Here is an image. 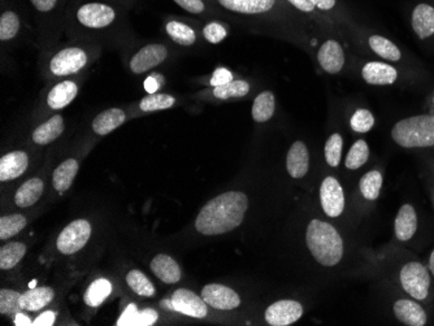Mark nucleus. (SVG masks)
<instances>
[{"label":"nucleus","mask_w":434,"mask_h":326,"mask_svg":"<svg viewBox=\"0 0 434 326\" xmlns=\"http://www.w3.org/2000/svg\"><path fill=\"white\" fill-rule=\"evenodd\" d=\"M86 52L77 47H69L59 51L50 63V71L54 76L64 77L80 72L86 66Z\"/></svg>","instance_id":"nucleus-7"},{"label":"nucleus","mask_w":434,"mask_h":326,"mask_svg":"<svg viewBox=\"0 0 434 326\" xmlns=\"http://www.w3.org/2000/svg\"><path fill=\"white\" fill-rule=\"evenodd\" d=\"M312 4L318 9L329 11L335 6V0H311Z\"/></svg>","instance_id":"nucleus-50"},{"label":"nucleus","mask_w":434,"mask_h":326,"mask_svg":"<svg viewBox=\"0 0 434 326\" xmlns=\"http://www.w3.org/2000/svg\"><path fill=\"white\" fill-rule=\"evenodd\" d=\"M156 320H158L156 311L146 308L143 311L139 312L136 305H129L123 312V316L117 321L116 325L150 326L153 325Z\"/></svg>","instance_id":"nucleus-28"},{"label":"nucleus","mask_w":434,"mask_h":326,"mask_svg":"<svg viewBox=\"0 0 434 326\" xmlns=\"http://www.w3.org/2000/svg\"><path fill=\"white\" fill-rule=\"evenodd\" d=\"M79 172V161L74 159H66L59 165L52 174L54 188L59 193H64L72 186L73 181Z\"/></svg>","instance_id":"nucleus-27"},{"label":"nucleus","mask_w":434,"mask_h":326,"mask_svg":"<svg viewBox=\"0 0 434 326\" xmlns=\"http://www.w3.org/2000/svg\"><path fill=\"white\" fill-rule=\"evenodd\" d=\"M77 93H79V87L74 82L63 81L51 88L50 93L47 95V104L50 106L51 109L55 111L66 108V106H69L74 101Z\"/></svg>","instance_id":"nucleus-20"},{"label":"nucleus","mask_w":434,"mask_h":326,"mask_svg":"<svg viewBox=\"0 0 434 326\" xmlns=\"http://www.w3.org/2000/svg\"><path fill=\"white\" fill-rule=\"evenodd\" d=\"M248 208V199L241 191H228L211 199L196 220V230L204 235L232 232L242 224Z\"/></svg>","instance_id":"nucleus-1"},{"label":"nucleus","mask_w":434,"mask_h":326,"mask_svg":"<svg viewBox=\"0 0 434 326\" xmlns=\"http://www.w3.org/2000/svg\"><path fill=\"white\" fill-rule=\"evenodd\" d=\"M342 146L343 141L340 134H333L326 141V160L330 167H338L342 156Z\"/></svg>","instance_id":"nucleus-42"},{"label":"nucleus","mask_w":434,"mask_h":326,"mask_svg":"<svg viewBox=\"0 0 434 326\" xmlns=\"http://www.w3.org/2000/svg\"><path fill=\"white\" fill-rule=\"evenodd\" d=\"M55 319H56V315H55V312L47 311L44 312V315H41L38 319L34 320L33 321V324L31 325H39V326H51L54 325V322H55Z\"/></svg>","instance_id":"nucleus-48"},{"label":"nucleus","mask_w":434,"mask_h":326,"mask_svg":"<svg viewBox=\"0 0 434 326\" xmlns=\"http://www.w3.org/2000/svg\"><path fill=\"white\" fill-rule=\"evenodd\" d=\"M176 104V99L172 95L168 94H151L147 95L139 103V108L143 112H155V111H163L169 109Z\"/></svg>","instance_id":"nucleus-38"},{"label":"nucleus","mask_w":434,"mask_h":326,"mask_svg":"<svg viewBox=\"0 0 434 326\" xmlns=\"http://www.w3.org/2000/svg\"><path fill=\"white\" fill-rule=\"evenodd\" d=\"M44 185L41 178H31L24 182L21 188L16 191L15 203L20 208H28L36 204L44 194Z\"/></svg>","instance_id":"nucleus-26"},{"label":"nucleus","mask_w":434,"mask_h":326,"mask_svg":"<svg viewBox=\"0 0 434 326\" xmlns=\"http://www.w3.org/2000/svg\"><path fill=\"white\" fill-rule=\"evenodd\" d=\"M368 158V145H367L365 141L359 139V141H356L354 145H353V147L350 148L345 164H346V168H348V169L355 170V169H359V168L363 167V165L367 163Z\"/></svg>","instance_id":"nucleus-39"},{"label":"nucleus","mask_w":434,"mask_h":326,"mask_svg":"<svg viewBox=\"0 0 434 326\" xmlns=\"http://www.w3.org/2000/svg\"><path fill=\"white\" fill-rule=\"evenodd\" d=\"M362 74L363 78L365 82H368L369 85H391L398 77L395 68L377 61L365 64L363 68Z\"/></svg>","instance_id":"nucleus-18"},{"label":"nucleus","mask_w":434,"mask_h":326,"mask_svg":"<svg viewBox=\"0 0 434 326\" xmlns=\"http://www.w3.org/2000/svg\"><path fill=\"white\" fill-rule=\"evenodd\" d=\"M310 168V155L303 142L298 141L290 147L286 158V169L293 178H302Z\"/></svg>","instance_id":"nucleus-15"},{"label":"nucleus","mask_w":434,"mask_h":326,"mask_svg":"<svg viewBox=\"0 0 434 326\" xmlns=\"http://www.w3.org/2000/svg\"><path fill=\"white\" fill-rule=\"evenodd\" d=\"M359 186L365 199L376 200L383 188V174L378 170H370L363 175Z\"/></svg>","instance_id":"nucleus-34"},{"label":"nucleus","mask_w":434,"mask_h":326,"mask_svg":"<svg viewBox=\"0 0 434 326\" xmlns=\"http://www.w3.org/2000/svg\"><path fill=\"white\" fill-rule=\"evenodd\" d=\"M223 7L242 14V15H259L271 11L276 0H218Z\"/></svg>","instance_id":"nucleus-19"},{"label":"nucleus","mask_w":434,"mask_h":326,"mask_svg":"<svg viewBox=\"0 0 434 326\" xmlns=\"http://www.w3.org/2000/svg\"><path fill=\"white\" fill-rule=\"evenodd\" d=\"M250 85L246 81H232L226 85L215 87L213 95L218 99H229V98H242L248 94Z\"/></svg>","instance_id":"nucleus-40"},{"label":"nucleus","mask_w":434,"mask_h":326,"mask_svg":"<svg viewBox=\"0 0 434 326\" xmlns=\"http://www.w3.org/2000/svg\"><path fill=\"white\" fill-rule=\"evenodd\" d=\"M64 120L60 115L51 117L49 121L39 125L36 131H33V142L36 145H50L51 142L56 141L64 131Z\"/></svg>","instance_id":"nucleus-22"},{"label":"nucleus","mask_w":434,"mask_h":326,"mask_svg":"<svg viewBox=\"0 0 434 326\" xmlns=\"http://www.w3.org/2000/svg\"><path fill=\"white\" fill-rule=\"evenodd\" d=\"M318 58L321 68L330 74L340 72L345 64V54L340 44L332 39L326 41V44L320 47Z\"/></svg>","instance_id":"nucleus-14"},{"label":"nucleus","mask_w":434,"mask_h":326,"mask_svg":"<svg viewBox=\"0 0 434 326\" xmlns=\"http://www.w3.org/2000/svg\"><path fill=\"white\" fill-rule=\"evenodd\" d=\"M306 243L315 260L324 267H334L342 260L343 240L328 223L312 220L307 226Z\"/></svg>","instance_id":"nucleus-2"},{"label":"nucleus","mask_w":434,"mask_h":326,"mask_svg":"<svg viewBox=\"0 0 434 326\" xmlns=\"http://www.w3.org/2000/svg\"><path fill=\"white\" fill-rule=\"evenodd\" d=\"M413 28L420 39L434 34V8L429 4H419L413 9Z\"/></svg>","instance_id":"nucleus-25"},{"label":"nucleus","mask_w":434,"mask_h":326,"mask_svg":"<svg viewBox=\"0 0 434 326\" xmlns=\"http://www.w3.org/2000/svg\"><path fill=\"white\" fill-rule=\"evenodd\" d=\"M226 34H228L226 29L218 22H210L203 29V36L210 44H220L223 39H225Z\"/></svg>","instance_id":"nucleus-44"},{"label":"nucleus","mask_w":434,"mask_h":326,"mask_svg":"<svg viewBox=\"0 0 434 326\" xmlns=\"http://www.w3.org/2000/svg\"><path fill=\"white\" fill-rule=\"evenodd\" d=\"M168 36L173 39L176 44L181 46H191L196 44V31L186 24L180 21H169L166 25Z\"/></svg>","instance_id":"nucleus-31"},{"label":"nucleus","mask_w":434,"mask_h":326,"mask_svg":"<svg viewBox=\"0 0 434 326\" xmlns=\"http://www.w3.org/2000/svg\"><path fill=\"white\" fill-rule=\"evenodd\" d=\"M125 112L120 108H109L99 113L93 121V131L98 136H107L109 133L116 131L118 126L125 123Z\"/></svg>","instance_id":"nucleus-23"},{"label":"nucleus","mask_w":434,"mask_h":326,"mask_svg":"<svg viewBox=\"0 0 434 326\" xmlns=\"http://www.w3.org/2000/svg\"><path fill=\"white\" fill-rule=\"evenodd\" d=\"M232 81V73L229 72L228 69H225V68H218L213 72V76L211 78V85L213 87L221 86V85H226Z\"/></svg>","instance_id":"nucleus-45"},{"label":"nucleus","mask_w":434,"mask_h":326,"mask_svg":"<svg viewBox=\"0 0 434 326\" xmlns=\"http://www.w3.org/2000/svg\"><path fill=\"white\" fill-rule=\"evenodd\" d=\"M77 20L90 29L107 28L116 19V11L107 4L87 3L77 9Z\"/></svg>","instance_id":"nucleus-6"},{"label":"nucleus","mask_w":434,"mask_h":326,"mask_svg":"<svg viewBox=\"0 0 434 326\" xmlns=\"http://www.w3.org/2000/svg\"><path fill=\"white\" fill-rule=\"evenodd\" d=\"M168 56V50L163 44H147L131 58V72L136 74L148 72L161 64Z\"/></svg>","instance_id":"nucleus-12"},{"label":"nucleus","mask_w":434,"mask_h":326,"mask_svg":"<svg viewBox=\"0 0 434 326\" xmlns=\"http://www.w3.org/2000/svg\"><path fill=\"white\" fill-rule=\"evenodd\" d=\"M171 308L196 319H204L208 313L207 303L203 300V297H198L196 292L188 289L174 291L171 297Z\"/></svg>","instance_id":"nucleus-11"},{"label":"nucleus","mask_w":434,"mask_h":326,"mask_svg":"<svg viewBox=\"0 0 434 326\" xmlns=\"http://www.w3.org/2000/svg\"><path fill=\"white\" fill-rule=\"evenodd\" d=\"M202 297L207 305L221 311L236 310L241 305L238 294L231 287L220 283L206 285L203 287Z\"/></svg>","instance_id":"nucleus-9"},{"label":"nucleus","mask_w":434,"mask_h":326,"mask_svg":"<svg viewBox=\"0 0 434 326\" xmlns=\"http://www.w3.org/2000/svg\"><path fill=\"white\" fill-rule=\"evenodd\" d=\"M21 26L20 17L16 15L14 11H6L0 16V39L4 41H11L14 39Z\"/></svg>","instance_id":"nucleus-37"},{"label":"nucleus","mask_w":434,"mask_h":326,"mask_svg":"<svg viewBox=\"0 0 434 326\" xmlns=\"http://www.w3.org/2000/svg\"><path fill=\"white\" fill-rule=\"evenodd\" d=\"M20 297L21 295L17 291L1 289L0 291V313L3 316L16 317L21 310Z\"/></svg>","instance_id":"nucleus-41"},{"label":"nucleus","mask_w":434,"mask_h":326,"mask_svg":"<svg viewBox=\"0 0 434 326\" xmlns=\"http://www.w3.org/2000/svg\"><path fill=\"white\" fill-rule=\"evenodd\" d=\"M395 143L405 147H432L434 146V116L420 115L408 117L395 123L391 131Z\"/></svg>","instance_id":"nucleus-3"},{"label":"nucleus","mask_w":434,"mask_h":326,"mask_svg":"<svg viewBox=\"0 0 434 326\" xmlns=\"http://www.w3.org/2000/svg\"><path fill=\"white\" fill-rule=\"evenodd\" d=\"M126 282L131 290L141 297H151L155 295V287L151 281L141 270H131L126 275Z\"/></svg>","instance_id":"nucleus-35"},{"label":"nucleus","mask_w":434,"mask_h":326,"mask_svg":"<svg viewBox=\"0 0 434 326\" xmlns=\"http://www.w3.org/2000/svg\"><path fill=\"white\" fill-rule=\"evenodd\" d=\"M288 1L302 12H313V9H315V6L312 4L311 0H288Z\"/></svg>","instance_id":"nucleus-49"},{"label":"nucleus","mask_w":434,"mask_h":326,"mask_svg":"<svg viewBox=\"0 0 434 326\" xmlns=\"http://www.w3.org/2000/svg\"><path fill=\"white\" fill-rule=\"evenodd\" d=\"M173 1L190 14H202L204 11V3L202 0H173Z\"/></svg>","instance_id":"nucleus-46"},{"label":"nucleus","mask_w":434,"mask_h":326,"mask_svg":"<svg viewBox=\"0 0 434 326\" xmlns=\"http://www.w3.org/2000/svg\"><path fill=\"white\" fill-rule=\"evenodd\" d=\"M429 269H430V272L434 275V251L430 255V259H429Z\"/></svg>","instance_id":"nucleus-53"},{"label":"nucleus","mask_w":434,"mask_h":326,"mask_svg":"<svg viewBox=\"0 0 434 326\" xmlns=\"http://www.w3.org/2000/svg\"><path fill=\"white\" fill-rule=\"evenodd\" d=\"M418 229L416 212L411 204H405L400 207L395 218V237L402 242L411 240Z\"/></svg>","instance_id":"nucleus-21"},{"label":"nucleus","mask_w":434,"mask_h":326,"mask_svg":"<svg viewBox=\"0 0 434 326\" xmlns=\"http://www.w3.org/2000/svg\"><path fill=\"white\" fill-rule=\"evenodd\" d=\"M145 85L146 90H147L150 94H153V93L158 90V87H159L158 81H156V78H153V77L147 78V80H146Z\"/></svg>","instance_id":"nucleus-51"},{"label":"nucleus","mask_w":434,"mask_h":326,"mask_svg":"<svg viewBox=\"0 0 434 326\" xmlns=\"http://www.w3.org/2000/svg\"><path fill=\"white\" fill-rule=\"evenodd\" d=\"M400 283L405 292L413 299L424 300L429 292L430 277L423 264L411 261L400 270Z\"/></svg>","instance_id":"nucleus-4"},{"label":"nucleus","mask_w":434,"mask_h":326,"mask_svg":"<svg viewBox=\"0 0 434 326\" xmlns=\"http://www.w3.org/2000/svg\"><path fill=\"white\" fill-rule=\"evenodd\" d=\"M275 95L271 91H263L253 101V118L256 123H267L275 113Z\"/></svg>","instance_id":"nucleus-29"},{"label":"nucleus","mask_w":434,"mask_h":326,"mask_svg":"<svg viewBox=\"0 0 434 326\" xmlns=\"http://www.w3.org/2000/svg\"><path fill=\"white\" fill-rule=\"evenodd\" d=\"M29 165V156L24 151L7 153L0 159V181L19 178Z\"/></svg>","instance_id":"nucleus-13"},{"label":"nucleus","mask_w":434,"mask_h":326,"mask_svg":"<svg viewBox=\"0 0 434 326\" xmlns=\"http://www.w3.org/2000/svg\"><path fill=\"white\" fill-rule=\"evenodd\" d=\"M369 46L378 56L390 60V61H398L400 58V51L395 44L386 39L384 36H373L369 38Z\"/></svg>","instance_id":"nucleus-33"},{"label":"nucleus","mask_w":434,"mask_h":326,"mask_svg":"<svg viewBox=\"0 0 434 326\" xmlns=\"http://www.w3.org/2000/svg\"><path fill=\"white\" fill-rule=\"evenodd\" d=\"M55 297V292L51 287H36V289H30L21 294L20 297V305H21L22 311H39L44 307L52 302V299Z\"/></svg>","instance_id":"nucleus-24"},{"label":"nucleus","mask_w":434,"mask_h":326,"mask_svg":"<svg viewBox=\"0 0 434 326\" xmlns=\"http://www.w3.org/2000/svg\"><path fill=\"white\" fill-rule=\"evenodd\" d=\"M152 273L166 283H176L181 280V268L177 261L166 254H159L150 264Z\"/></svg>","instance_id":"nucleus-17"},{"label":"nucleus","mask_w":434,"mask_h":326,"mask_svg":"<svg viewBox=\"0 0 434 326\" xmlns=\"http://www.w3.org/2000/svg\"><path fill=\"white\" fill-rule=\"evenodd\" d=\"M351 129L356 133H367L375 125V117L368 109H358L351 117Z\"/></svg>","instance_id":"nucleus-43"},{"label":"nucleus","mask_w":434,"mask_h":326,"mask_svg":"<svg viewBox=\"0 0 434 326\" xmlns=\"http://www.w3.org/2000/svg\"><path fill=\"white\" fill-rule=\"evenodd\" d=\"M15 321L16 325H31V324H30V320L24 317L21 313H19V315L16 316Z\"/></svg>","instance_id":"nucleus-52"},{"label":"nucleus","mask_w":434,"mask_h":326,"mask_svg":"<svg viewBox=\"0 0 434 326\" xmlns=\"http://www.w3.org/2000/svg\"><path fill=\"white\" fill-rule=\"evenodd\" d=\"M111 291H112V285L108 280H104V278L96 280L95 282L89 286L86 294H85V302L90 307H98L109 297Z\"/></svg>","instance_id":"nucleus-32"},{"label":"nucleus","mask_w":434,"mask_h":326,"mask_svg":"<svg viewBox=\"0 0 434 326\" xmlns=\"http://www.w3.org/2000/svg\"><path fill=\"white\" fill-rule=\"evenodd\" d=\"M91 235V225L86 220H76L59 234L56 247L61 254L73 255L86 246Z\"/></svg>","instance_id":"nucleus-5"},{"label":"nucleus","mask_w":434,"mask_h":326,"mask_svg":"<svg viewBox=\"0 0 434 326\" xmlns=\"http://www.w3.org/2000/svg\"><path fill=\"white\" fill-rule=\"evenodd\" d=\"M395 317L405 325L424 326L427 324V313L418 303L408 299H400L394 305Z\"/></svg>","instance_id":"nucleus-16"},{"label":"nucleus","mask_w":434,"mask_h":326,"mask_svg":"<svg viewBox=\"0 0 434 326\" xmlns=\"http://www.w3.org/2000/svg\"><path fill=\"white\" fill-rule=\"evenodd\" d=\"M320 200L326 216H340L345 208V194L340 182L333 177H326L320 188Z\"/></svg>","instance_id":"nucleus-8"},{"label":"nucleus","mask_w":434,"mask_h":326,"mask_svg":"<svg viewBox=\"0 0 434 326\" xmlns=\"http://www.w3.org/2000/svg\"><path fill=\"white\" fill-rule=\"evenodd\" d=\"M26 254V246L21 242H11L0 248V268L3 270L15 268Z\"/></svg>","instance_id":"nucleus-30"},{"label":"nucleus","mask_w":434,"mask_h":326,"mask_svg":"<svg viewBox=\"0 0 434 326\" xmlns=\"http://www.w3.org/2000/svg\"><path fill=\"white\" fill-rule=\"evenodd\" d=\"M26 226V218L22 215H8L0 218V240L15 237Z\"/></svg>","instance_id":"nucleus-36"},{"label":"nucleus","mask_w":434,"mask_h":326,"mask_svg":"<svg viewBox=\"0 0 434 326\" xmlns=\"http://www.w3.org/2000/svg\"><path fill=\"white\" fill-rule=\"evenodd\" d=\"M30 1L39 12H50L58 4V0H30Z\"/></svg>","instance_id":"nucleus-47"},{"label":"nucleus","mask_w":434,"mask_h":326,"mask_svg":"<svg viewBox=\"0 0 434 326\" xmlns=\"http://www.w3.org/2000/svg\"><path fill=\"white\" fill-rule=\"evenodd\" d=\"M303 307L296 300H278L266 311V321L272 326H289L302 317Z\"/></svg>","instance_id":"nucleus-10"}]
</instances>
